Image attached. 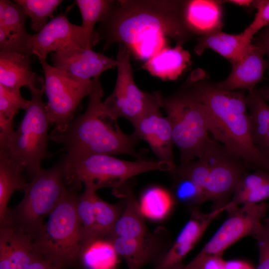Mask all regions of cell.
Wrapping results in <instances>:
<instances>
[{
  "label": "cell",
  "instance_id": "obj_1",
  "mask_svg": "<svg viewBox=\"0 0 269 269\" xmlns=\"http://www.w3.org/2000/svg\"><path fill=\"white\" fill-rule=\"evenodd\" d=\"M189 0H114L100 22L104 50L116 43L133 53L144 42L169 37L182 46L194 34L188 22Z\"/></svg>",
  "mask_w": 269,
  "mask_h": 269
},
{
  "label": "cell",
  "instance_id": "obj_2",
  "mask_svg": "<svg viewBox=\"0 0 269 269\" xmlns=\"http://www.w3.org/2000/svg\"><path fill=\"white\" fill-rule=\"evenodd\" d=\"M206 111L213 138L253 169L269 171V161L256 146L251 133L244 90L226 91L193 72L189 77Z\"/></svg>",
  "mask_w": 269,
  "mask_h": 269
},
{
  "label": "cell",
  "instance_id": "obj_3",
  "mask_svg": "<svg viewBox=\"0 0 269 269\" xmlns=\"http://www.w3.org/2000/svg\"><path fill=\"white\" fill-rule=\"evenodd\" d=\"M99 77L94 78L85 112L74 118L65 131H52L49 135V139L63 146L67 162L99 154L139 156L135 149L138 139L125 134L118 119L105 110Z\"/></svg>",
  "mask_w": 269,
  "mask_h": 269
},
{
  "label": "cell",
  "instance_id": "obj_4",
  "mask_svg": "<svg viewBox=\"0 0 269 269\" xmlns=\"http://www.w3.org/2000/svg\"><path fill=\"white\" fill-rule=\"evenodd\" d=\"M54 209L34 239L37 252L56 267H78L83 238L76 211L78 197L75 185H68Z\"/></svg>",
  "mask_w": 269,
  "mask_h": 269
},
{
  "label": "cell",
  "instance_id": "obj_5",
  "mask_svg": "<svg viewBox=\"0 0 269 269\" xmlns=\"http://www.w3.org/2000/svg\"><path fill=\"white\" fill-rule=\"evenodd\" d=\"M170 123L174 144L180 153V165L202 155L208 139L206 111L189 78L174 93L161 99Z\"/></svg>",
  "mask_w": 269,
  "mask_h": 269
},
{
  "label": "cell",
  "instance_id": "obj_6",
  "mask_svg": "<svg viewBox=\"0 0 269 269\" xmlns=\"http://www.w3.org/2000/svg\"><path fill=\"white\" fill-rule=\"evenodd\" d=\"M28 88L31 96L29 106L5 149L23 165L30 181L46 157L50 123L42 100L44 79L33 73Z\"/></svg>",
  "mask_w": 269,
  "mask_h": 269
},
{
  "label": "cell",
  "instance_id": "obj_7",
  "mask_svg": "<svg viewBox=\"0 0 269 269\" xmlns=\"http://www.w3.org/2000/svg\"><path fill=\"white\" fill-rule=\"evenodd\" d=\"M65 163L64 156L51 168H41L29 182L22 200L16 206L9 208L0 225L14 226L34 241L45 217L56 207L66 187Z\"/></svg>",
  "mask_w": 269,
  "mask_h": 269
},
{
  "label": "cell",
  "instance_id": "obj_8",
  "mask_svg": "<svg viewBox=\"0 0 269 269\" xmlns=\"http://www.w3.org/2000/svg\"><path fill=\"white\" fill-rule=\"evenodd\" d=\"M66 160V159H65ZM174 169L170 165L159 160L138 159L128 161L120 159L112 155H91L80 160L65 163L66 185L81 183L97 190L100 188H116L134 176L153 170L167 171Z\"/></svg>",
  "mask_w": 269,
  "mask_h": 269
},
{
  "label": "cell",
  "instance_id": "obj_9",
  "mask_svg": "<svg viewBox=\"0 0 269 269\" xmlns=\"http://www.w3.org/2000/svg\"><path fill=\"white\" fill-rule=\"evenodd\" d=\"M40 62L44 74L47 116L54 126L52 131L63 132L75 118L81 101L90 94L94 79H81L48 64L46 60Z\"/></svg>",
  "mask_w": 269,
  "mask_h": 269
},
{
  "label": "cell",
  "instance_id": "obj_10",
  "mask_svg": "<svg viewBox=\"0 0 269 269\" xmlns=\"http://www.w3.org/2000/svg\"><path fill=\"white\" fill-rule=\"evenodd\" d=\"M268 205L247 203L228 207V217L197 255L182 269H202L210 258L222 256L229 246L248 236H254L262 224Z\"/></svg>",
  "mask_w": 269,
  "mask_h": 269
},
{
  "label": "cell",
  "instance_id": "obj_11",
  "mask_svg": "<svg viewBox=\"0 0 269 269\" xmlns=\"http://www.w3.org/2000/svg\"><path fill=\"white\" fill-rule=\"evenodd\" d=\"M200 157L209 168L207 200L212 201V209H227L239 182L252 167L213 138H209Z\"/></svg>",
  "mask_w": 269,
  "mask_h": 269
},
{
  "label": "cell",
  "instance_id": "obj_12",
  "mask_svg": "<svg viewBox=\"0 0 269 269\" xmlns=\"http://www.w3.org/2000/svg\"><path fill=\"white\" fill-rule=\"evenodd\" d=\"M116 60V83L113 92L103 101L104 106L116 119H126L133 125L159 100L161 94L158 92L147 93L137 86L133 76L130 53L122 44H119Z\"/></svg>",
  "mask_w": 269,
  "mask_h": 269
},
{
  "label": "cell",
  "instance_id": "obj_13",
  "mask_svg": "<svg viewBox=\"0 0 269 269\" xmlns=\"http://www.w3.org/2000/svg\"><path fill=\"white\" fill-rule=\"evenodd\" d=\"M108 238L118 255L125 260L128 269H141L147 265L155 266L173 243L170 232L162 226L142 236Z\"/></svg>",
  "mask_w": 269,
  "mask_h": 269
},
{
  "label": "cell",
  "instance_id": "obj_14",
  "mask_svg": "<svg viewBox=\"0 0 269 269\" xmlns=\"http://www.w3.org/2000/svg\"><path fill=\"white\" fill-rule=\"evenodd\" d=\"M73 48L92 49L81 26L73 24L67 12L51 19L38 32L31 34L30 48L40 62L45 61L50 53Z\"/></svg>",
  "mask_w": 269,
  "mask_h": 269
},
{
  "label": "cell",
  "instance_id": "obj_15",
  "mask_svg": "<svg viewBox=\"0 0 269 269\" xmlns=\"http://www.w3.org/2000/svg\"><path fill=\"white\" fill-rule=\"evenodd\" d=\"M161 97L133 124V134L147 142L158 160L175 169L172 128L167 117L161 112Z\"/></svg>",
  "mask_w": 269,
  "mask_h": 269
},
{
  "label": "cell",
  "instance_id": "obj_16",
  "mask_svg": "<svg viewBox=\"0 0 269 269\" xmlns=\"http://www.w3.org/2000/svg\"><path fill=\"white\" fill-rule=\"evenodd\" d=\"M227 208L202 213L200 207L190 211L189 219L163 257L152 269H182L183 260L211 222Z\"/></svg>",
  "mask_w": 269,
  "mask_h": 269
},
{
  "label": "cell",
  "instance_id": "obj_17",
  "mask_svg": "<svg viewBox=\"0 0 269 269\" xmlns=\"http://www.w3.org/2000/svg\"><path fill=\"white\" fill-rule=\"evenodd\" d=\"M53 66L81 79L99 77L104 72L117 67L118 62L92 49L73 48L51 54Z\"/></svg>",
  "mask_w": 269,
  "mask_h": 269
},
{
  "label": "cell",
  "instance_id": "obj_18",
  "mask_svg": "<svg viewBox=\"0 0 269 269\" xmlns=\"http://www.w3.org/2000/svg\"><path fill=\"white\" fill-rule=\"evenodd\" d=\"M265 56L262 47L250 43L241 56L232 63V70L228 77L215 85L220 89L230 91L254 89L263 79L267 69Z\"/></svg>",
  "mask_w": 269,
  "mask_h": 269
},
{
  "label": "cell",
  "instance_id": "obj_19",
  "mask_svg": "<svg viewBox=\"0 0 269 269\" xmlns=\"http://www.w3.org/2000/svg\"><path fill=\"white\" fill-rule=\"evenodd\" d=\"M42 258L30 236L12 225H0V269H26Z\"/></svg>",
  "mask_w": 269,
  "mask_h": 269
},
{
  "label": "cell",
  "instance_id": "obj_20",
  "mask_svg": "<svg viewBox=\"0 0 269 269\" xmlns=\"http://www.w3.org/2000/svg\"><path fill=\"white\" fill-rule=\"evenodd\" d=\"M131 182L130 179L120 186L113 189L115 196L124 200L125 208L112 232L107 238L136 237L150 232L146 226Z\"/></svg>",
  "mask_w": 269,
  "mask_h": 269
},
{
  "label": "cell",
  "instance_id": "obj_21",
  "mask_svg": "<svg viewBox=\"0 0 269 269\" xmlns=\"http://www.w3.org/2000/svg\"><path fill=\"white\" fill-rule=\"evenodd\" d=\"M23 165L5 148H0V223L5 217L8 203L15 191H24L28 182L22 174Z\"/></svg>",
  "mask_w": 269,
  "mask_h": 269
},
{
  "label": "cell",
  "instance_id": "obj_22",
  "mask_svg": "<svg viewBox=\"0 0 269 269\" xmlns=\"http://www.w3.org/2000/svg\"><path fill=\"white\" fill-rule=\"evenodd\" d=\"M119 256L112 241L107 237H94L82 241L78 266L83 269H115Z\"/></svg>",
  "mask_w": 269,
  "mask_h": 269
},
{
  "label": "cell",
  "instance_id": "obj_23",
  "mask_svg": "<svg viewBox=\"0 0 269 269\" xmlns=\"http://www.w3.org/2000/svg\"><path fill=\"white\" fill-rule=\"evenodd\" d=\"M190 62L189 53L182 46L166 47L146 61L143 68L153 76L164 80H173L178 77Z\"/></svg>",
  "mask_w": 269,
  "mask_h": 269
},
{
  "label": "cell",
  "instance_id": "obj_24",
  "mask_svg": "<svg viewBox=\"0 0 269 269\" xmlns=\"http://www.w3.org/2000/svg\"><path fill=\"white\" fill-rule=\"evenodd\" d=\"M250 43L245 40L242 32L233 34L217 30L202 35L198 39L194 51L200 55L205 49L209 48L232 63L241 56Z\"/></svg>",
  "mask_w": 269,
  "mask_h": 269
},
{
  "label": "cell",
  "instance_id": "obj_25",
  "mask_svg": "<svg viewBox=\"0 0 269 269\" xmlns=\"http://www.w3.org/2000/svg\"><path fill=\"white\" fill-rule=\"evenodd\" d=\"M33 72L30 55L0 52V84L14 89L28 87Z\"/></svg>",
  "mask_w": 269,
  "mask_h": 269
},
{
  "label": "cell",
  "instance_id": "obj_26",
  "mask_svg": "<svg viewBox=\"0 0 269 269\" xmlns=\"http://www.w3.org/2000/svg\"><path fill=\"white\" fill-rule=\"evenodd\" d=\"M267 102L256 88L248 91L246 96L252 137L261 152L269 129V106Z\"/></svg>",
  "mask_w": 269,
  "mask_h": 269
},
{
  "label": "cell",
  "instance_id": "obj_27",
  "mask_svg": "<svg viewBox=\"0 0 269 269\" xmlns=\"http://www.w3.org/2000/svg\"><path fill=\"white\" fill-rule=\"evenodd\" d=\"M219 3L213 1L189 0L187 15L194 33L202 35L218 30L220 8Z\"/></svg>",
  "mask_w": 269,
  "mask_h": 269
},
{
  "label": "cell",
  "instance_id": "obj_28",
  "mask_svg": "<svg viewBox=\"0 0 269 269\" xmlns=\"http://www.w3.org/2000/svg\"><path fill=\"white\" fill-rule=\"evenodd\" d=\"M175 203L172 193L162 187L153 186L143 192L139 206L144 217L159 221L169 214Z\"/></svg>",
  "mask_w": 269,
  "mask_h": 269
},
{
  "label": "cell",
  "instance_id": "obj_29",
  "mask_svg": "<svg viewBox=\"0 0 269 269\" xmlns=\"http://www.w3.org/2000/svg\"><path fill=\"white\" fill-rule=\"evenodd\" d=\"M114 0H76L82 16L81 26L89 43L94 46L99 39L94 27L101 22L108 12Z\"/></svg>",
  "mask_w": 269,
  "mask_h": 269
},
{
  "label": "cell",
  "instance_id": "obj_30",
  "mask_svg": "<svg viewBox=\"0 0 269 269\" xmlns=\"http://www.w3.org/2000/svg\"><path fill=\"white\" fill-rule=\"evenodd\" d=\"M125 208V202L123 199L118 203L111 204L103 200L96 194L93 215L97 237H107L111 234Z\"/></svg>",
  "mask_w": 269,
  "mask_h": 269
},
{
  "label": "cell",
  "instance_id": "obj_31",
  "mask_svg": "<svg viewBox=\"0 0 269 269\" xmlns=\"http://www.w3.org/2000/svg\"><path fill=\"white\" fill-rule=\"evenodd\" d=\"M173 176L172 194L176 202L187 207L190 211L207 201L204 190L192 181L176 174Z\"/></svg>",
  "mask_w": 269,
  "mask_h": 269
},
{
  "label": "cell",
  "instance_id": "obj_32",
  "mask_svg": "<svg viewBox=\"0 0 269 269\" xmlns=\"http://www.w3.org/2000/svg\"><path fill=\"white\" fill-rule=\"evenodd\" d=\"M31 19V27L37 33L48 23L49 18L54 17L53 13L63 1L61 0H15Z\"/></svg>",
  "mask_w": 269,
  "mask_h": 269
},
{
  "label": "cell",
  "instance_id": "obj_33",
  "mask_svg": "<svg viewBox=\"0 0 269 269\" xmlns=\"http://www.w3.org/2000/svg\"><path fill=\"white\" fill-rule=\"evenodd\" d=\"M27 17L24 10L18 3L9 0H0V28L26 33L25 24Z\"/></svg>",
  "mask_w": 269,
  "mask_h": 269
},
{
  "label": "cell",
  "instance_id": "obj_34",
  "mask_svg": "<svg viewBox=\"0 0 269 269\" xmlns=\"http://www.w3.org/2000/svg\"><path fill=\"white\" fill-rule=\"evenodd\" d=\"M30 100L24 99L19 89L9 88L0 84V120L13 122L20 109H27Z\"/></svg>",
  "mask_w": 269,
  "mask_h": 269
},
{
  "label": "cell",
  "instance_id": "obj_35",
  "mask_svg": "<svg viewBox=\"0 0 269 269\" xmlns=\"http://www.w3.org/2000/svg\"><path fill=\"white\" fill-rule=\"evenodd\" d=\"M27 32L17 33L0 28V52L31 54Z\"/></svg>",
  "mask_w": 269,
  "mask_h": 269
},
{
  "label": "cell",
  "instance_id": "obj_36",
  "mask_svg": "<svg viewBox=\"0 0 269 269\" xmlns=\"http://www.w3.org/2000/svg\"><path fill=\"white\" fill-rule=\"evenodd\" d=\"M257 11L252 23L242 32L248 43H252L255 34L269 25V0H254Z\"/></svg>",
  "mask_w": 269,
  "mask_h": 269
},
{
  "label": "cell",
  "instance_id": "obj_37",
  "mask_svg": "<svg viewBox=\"0 0 269 269\" xmlns=\"http://www.w3.org/2000/svg\"><path fill=\"white\" fill-rule=\"evenodd\" d=\"M253 237L257 240L259 253L256 269H269V233L263 223Z\"/></svg>",
  "mask_w": 269,
  "mask_h": 269
},
{
  "label": "cell",
  "instance_id": "obj_38",
  "mask_svg": "<svg viewBox=\"0 0 269 269\" xmlns=\"http://www.w3.org/2000/svg\"><path fill=\"white\" fill-rule=\"evenodd\" d=\"M256 38V44L262 47L267 57V69L269 74V25L260 31Z\"/></svg>",
  "mask_w": 269,
  "mask_h": 269
},
{
  "label": "cell",
  "instance_id": "obj_39",
  "mask_svg": "<svg viewBox=\"0 0 269 269\" xmlns=\"http://www.w3.org/2000/svg\"><path fill=\"white\" fill-rule=\"evenodd\" d=\"M202 269H227L226 262L222 259V256L213 257L205 262Z\"/></svg>",
  "mask_w": 269,
  "mask_h": 269
},
{
  "label": "cell",
  "instance_id": "obj_40",
  "mask_svg": "<svg viewBox=\"0 0 269 269\" xmlns=\"http://www.w3.org/2000/svg\"><path fill=\"white\" fill-rule=\"evenodd\" d=\"M26 269H60L56 267L50 261L44 258H42L33 263Z\"/></svg>",
  "mask_w": 269,
  "mask_h": 269
},
{
  "label": "cell",
  "instance_id": "obj_41",
  "mask_svg": "<svg viewBox=\"0 0 269 269\" xmlns=\"http://www.w3.org/2000/svg\"><path fill=\"white\" fill-rule=\"evenodd\" d=\"M226 268L227 269H256L249 263L240 260L226 262Z\"/></svg>",
  "mask_w": 269,
  "mask_h": 269
},
{
  "label": "cell",
  "instance_id": "obj_42",
  "mask_svg": "<svg viewBox=\"0 0 269 269\" xmlns=\"http://www.w3.org/2000/svg\"><path fill=\"white\" fill-rule=\"evenodd\" d=\"M261 152L265 156V157L269 161V129L266 136Z\"/></svg>",
  "mask_w": 269,
  "mask_h": 269
},
{
  "label": "cell",
  "instance_id": "obj_43",
  "mask_svg": "<svg viewBox=\"0 0 269 269\" xmlns=\"http://www.w3.org/2000/svg\"><path fill=\"white\" fill-rule=\"evenodd\" d=\"M254 1L250 0H230L227 1L238 5L248 6H253Z\"/></svg>",
  "mask_w": 269,
  "mask_h": 269
},
{
  "label": "cell",
  "instance_id": "obj_44",
  "mask_svg": "<svg viewBox=\"0 0 269 269\" xmlns=\"http://www.w3.org/2000/svg\"><path fill=\"white\" fill-rule=\"evenodd\" d=\"M258 91L264 99L267 102H269V85L258 90Z\"/></svg>",
  "mask_w": 269,
  "mask_h": 269
},
{
  "label": "cell",
  "instance_id": "obj_45",
  "mask_svg": "<svg viewBox=\"0 0 269 269\" xmlns=\"http://www.w3.org/2000/svg\"><path fill=\"white\" fill-rule=\"evenodd\" d=\"M263 225L269 233V217L265 220V223H264Z\"/></svg>",
  "mask_w": 269,
  "mask_h": 269
},
{
  "label": "cell",
  "instance_id": "obj_46",
  "mask_svg": "<svg viewBox=\"0 0 269 269\" xmlns=\"http://www.w3.org/2000/svg\"><path fill=\"white\" fill-rule=\"evenodd\" d=\"M115 269H118V268Z\"/></svg>",
  "mask_w": 269,
  "mask_h": 269
}]
</instances>
